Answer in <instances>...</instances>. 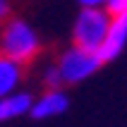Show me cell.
Segmentation results:
<instances>
[{"label": "cell", "mask_w": 127, "mask_h": 127, "mask_svg": "<svg viewBox=\"0 0 127 127\" xmlns=\"http://www.w3.org/2000/svg\"><path fill=\"white\" fill-rule=\"evenodd\" d=\"M41 50V36L29 22L24 19H7L0 34V53L12 58L17 63H31Z\"/></svg>", "instance_id": "1"}, {"label": "cell", "mask_w": 127, "mask_h": 127, "mask_svg": "<svg viewBox=\"0 0 127 127\" xmlns=\"http://www.w3.org/2000/svg\"><path fill=\"white\" fill-rule=\"evenodd\" d=\"M110 19H113V14L108 12V7H82L74 19V27H72L74 46L101 53Z\"/></svg>", "instance_id": "2"}, {"label": "cell", "mask_w": 127, "mask_h": 127, "mask_svg": "<svg viewBox=\"0 0 127 127\" xmlns=\"http://www.w3.org/2000/svg\"><path fill=\"white\" fill-rule=\"evenodd\" d=\"M101 65H103L101 53L82 48V46H70L58 58L55 67L60 70V77L65 84H79V82H86L91 74H96Z\"/></svg>", "instance_id": "3"}, {"label": "cell", "mask_w": 127, "mask_h": 127, "mask_svg": "<svg viewBox=\"0 0 127 127\" xmlns=\"http://www.w3.org/2000/svg\"><path fill=\"white\" fill-rule=\"evenodd\" d=\"M70 106V98L63 89H46V91L34 98V106H31V118L36 120H50V118H58L63 115Z\"/></svg>", "instance_id": "4"}, {"label": "cell", "mask_w": 127, "mask_h": 127, "mask_svg": "<svg viewBox=\"0 0 127 127\" xmlns=\"http://www.w3.org/2000/svg\"><path fill=\"white\" fill-rule=\"evenodd\" d=\"M125 46H127V12H120V14H113L110 27H108L106 41H103V48H101L103 63L118 58L125 50Z\"/></svg>", "instance_id": "5"}, {"label": "cell", "mask_w": 127, "mask_h": 127, "mask_svg": "<svg viewBox=\"0 0 127 127\" xmlns=\"http://www.w3.org/2000/svg\"><path fill=\"white\" fill-rule=\"evenodd\" d=\"M31 106H34V96L27 91H14L7 96H0V122H10L22 118V115H29Z\"/></svg>", "instance_id": "6"}, {"label": "cell", "mask_w": 127, "mask_h": 127, "mask_svg": "<svg viewBox=\"0 0 127 127\" xmlns=\"http://www.w3.org/2000/svg\"><path fill=\"white\" fill-rule=\"evenodd\" d=\"M22 77H24V65L0 53V96L19 91Z\"/></svg>", "instance_id": "7"}, {"label": "cell", "mask_w": 127, "mask_h": 127, "mask_svg": "<svg viewBox=\"0 0 127 127\" xmlns=\"http://www.w3.org/2000/svg\"><path fill=\"white\" fill-rule=\"evenodd\" d=\"M43 84H46V89H60V86L65 84L63 77H60V70H58L55 65H50L48 70H46V74H43Z\"/></svg>", "instance_id": "8"}, {"label": "cell", "mask_w": 127, "mask_h": 127, "mask_svg": "<svg viewBox=\"0 0 127 127\" xmlns=\"http://www.w3.org/2000/svg\"><path fill=\"white\" fill-rule=\"evenodd\" d=\"M108 12L110 14H120V12H127V0H108Z\"/></svg>", "instance_id": "9"}, {"label": "cell", "mask_w": 127, "mask_h": 127, "mask_svg": "<svg viewBox=\"0 0 127 127\" xmlns=\"http://www.w3.org/2000/svg\"><path fill=\"white\" fill-rule=\"evenodd\" d=\"M82 7H106L108 0H79Z\"/></svg>", "instance_id": "10"}, {"label": "cell", "mask_w": 127, "mask_h": 127, "mask_svg": "<svg viewBox=\"0 0 127 127\" xmlns=\"http://www.w3.org/2000/svg\"><path fill=\"white\" fill-rule=\"evenodd\" d=\"M7 14H10V2L7 0H0V22H5Z\"/></svg>", "instance_id": "11"}, {"label": "cell", "mask_w": 127, "mask_h": 127, "mask_svg": "<svg viewBox=\"0 0 127 127\" xmlns=\"http://www.w3.org/2000/svg\"><path fill=\"white\" fill-rule=\"evenodd\" d=\"M2 24H5V22H0V34H2Z\"/></svg>", "instance_id": "12"}]
</instances>
